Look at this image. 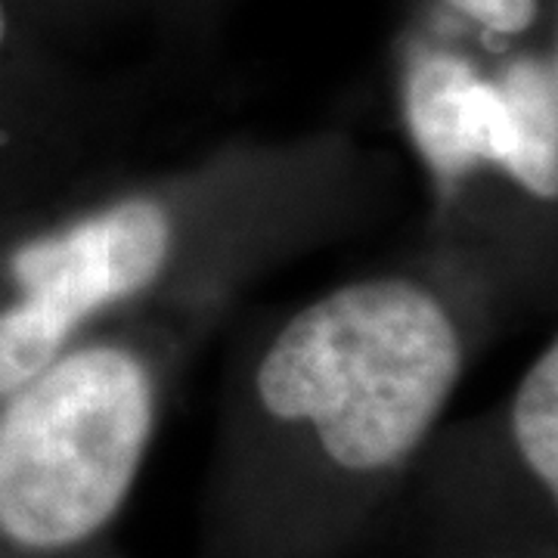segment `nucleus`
I'll list each match as a JSON object with an SVG mask.
<instances>
[{
    "instance_id": "nucleus-1",
    "label": "nucleus",
    "mask_w": 558,
    "mask_h": 558,
    "mask_svg": "<svg viewBox=\"0 0 558 558\" xmlns=\"http://www.w3.org/2000/svg\"><path fill=\"white\" fill-rule=\"evenodd\" d=\"M459 339L410 282H360L295 317L258 373L270 416L311 422L348 478L395 472L428 435L459 376Z\"/></svg>"
},
{
    "instance_id": "nucleus-2",
    "label": "nucleus",
    "mask_w": 558,
    "mask_h": 558,
    "mask_svg": "<svg viewBox=\"0 0 558 558\" xmlns=\"http://www.w3.org/2000/svg\"><path fill=\"white\" fill-rule=\"evenodd\" d=\"M149 432L153 391L131 354L50 363L0 413V539L60 556L97 537L131 494Z\"/></svg>"
},
{
    "instance_id": "nucleus-3",
    "label": "nucleus",
    "mask_w": 558,
    "mask_h": 558,
    "mask_svg": "<svg viewBox=\"0 0 558 558\" xmlns=\"http://www.w3.org/2000/svg\"><path fill=\"white\" fill-rule=\"evenodd\" d=\"M168 242L159 205L124 202L62 236L25 245L13 258L25 299L0 314V395L38 379L87 314L159 277Z\"/></svg>"
},
{
    "instance_id": "nucleus-4",
    "label": "nucleus",
    "mask_w": 558,
    "mask_h": 558,
    "mask_svg": "<svg viewBox=\"0 0 558 558\" xmlns=\"http://www.w3.org/2000/svg\"><path fill=\"white\" fill-rule=\"evenodd\" d=\"M407 119L440 178H459L478 161L502 165L512 174L515 119L509 100L465 60L422 50L407 78Z\"/></svg>"
},
{
    "instance_id": "nucleus-5",
    "label": "nucleus",
    "mask_w": 558,
    "mask_h": 558,
    "mask_svg": "<svg viewBox=\"0 0 558 558\" xmlns=\"http://www.w3.org/2000/svg\"><path fill=\"white\" fill-rule=\"evenodd\" d=\"M515 119L512 178L531 193L556 199L558 193V87L556 65L519 60L499 81Z\"/></svg>"
},
{
    "instance_id": "nucleus-6",
    "label": "nucleus",
    "mask_w": 558,
    "mask_h": 558,
    "mask_svg": "<svg viewBox=\"0 0 558 558\" xmlns=\"http://www.w3.org/2000/svg\"><path fill=\"white\" fill-rule=\"evenodd\" d=\"M512 428L521 459L556 497L558 487V351L549 348L521 385Z\"/></svg>"
},
{
    "instance_id": "nucleus-7",
    "label": "nucleus",
    "mask_w": 558,
    "mask_h": 558,
    "mask_svg": "<svg viewBox=\"0 0 558 558\" xmlns=\"http://www.w3.org/2000/svg\"><path fill=\"white\" fill-rule=\"evenodd\" d=\"M459 13L481 22L487 32L515 35L537 20V0H450Z\"/></svg>"
},
{
    "instance_id": "nucleus-8",
    "label": "nucleus",
    "mask_w": 558,
    "mask_h": 558,
    "mask_svg": "<svg viewBox=\"0 0 558 558\" xmlns=\"http://www.w3.org/2000/svg\"><path fill=\"white\" fill-rule=\"evenodd\" d=\"M7 35H10V13H7V3L0 0V47L7 44Z\"/></svg>"
}]
</instances>
